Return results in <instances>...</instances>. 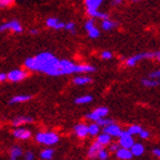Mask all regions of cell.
Instances as JSON below:
<instances>
[{"instance_id":"cell-1","label":"cell","mask_w":160,"mask_h":160,"mask_svg":"<svg viewBox=\"0 0 160 160\" xmlns=\"http://www.w3.org/2000/svg\"><path fill=\"white\" fill-rule=\"evenodd\" d=\"M25 67L30 70L40 71L49 76H61L60 61L50 53H41L25 61Z\"/></svg>"},{"instance_id":"cell-2","label":"cell","mask_w":160,"mask_h":160,"mask_svg":"<svg viewBox=\"0 0 160 160\" xmlns=\"http://www.w3.org/2000/svg\"><path fill=\"white\" fill-rule=\"evenodd\" d=\"M36 140H37L39 143L46 144V145H53V144L57 143L58 136L54 133H39V134H37Z\"/></svg>"},{"instance_id":"cell-3","label":"cell","mask_w":160,"mask_h":160,"mask_svg":"<svg viewBox=\"0 0 160 160\" xmlns=\"http://www.w3.org/2000/svg\"><path fill=\"white\" fill-rule=\"evenodd\" d=\"M6 30H13L15 32H22V25L20 24V22L16 20L14 21H10L8 23H5L2 25H0V32H2V31H6Z\"/></svg>"},{"instance_id":"cell-4","label":"cell","mask_w":160,"mask_h":160,"mask_svg":"<svg viewBox=\"0 0 160 160\" xmlns=\"http://www.w3.org/2000/svg\"><path fill=\"white\" fill-rule=\"evenodd\" d=\"M60 67H61V73L62 74H70V73H73L74 71H76V64L68 60L60 61Z\"/></svg>"},{"instance_id":"cell-5","label":"cell","mask_w":160,"mask_h":160,"mask_svg":"<svg viewBox=\"0 0 160 160\" xmlns=\"http://www.w3.org/2000/svg\"><path fill=\"white\" fill-rule=\"evenodd\" d=\"M27 77H28V73L23 70H13L7 74V78H8L10 81H14V82L21 81V80L25 79Z\"/></svg>"},{"instance_id":"cell-6","label":"cell","mask_w":160,"mask_h":160,"mask_svg":"<svg viewBox=\"0 0 160 160\" xmlns=\"http://www.w3.org/2000/svg\"><path fill=\"white\" fill-rule=\"evenodd\" d=\"M120 145L122 148H126V149H130V147L134 144V140L132 135L128 134L127 132H122L121 135H120Z\"/></svg>"},{"instance_id":"cell-7","label":"cell","mask_w":160,"mask_h":160,"mask_svg":"<svg viewBox=\"0 0 160 160\" xmlns=\"http://www.w3.org/2000/svg\"><path fill=\"white\" fill-rule=\"evenodd\" d=\"M108 112H109L108 108H98V109H96L94 112H92V113H89V114H87L86 117L88 118V119L93 120V121H96L98 118L105 117V116L108 114Z\"/></svg>"},{"instance_id":"cell-8","label":"cell","mask_w":160,"mask_h":160,"mask_svg":"<svg viewBox=\"0 0 160 160\" xmlns=\"http://www.w3.org/2000/svg\"><path fill=\"white\" fill-rule=\"evenodd\" d=\"M103 132L109 134L110 136H116V137H119L121 135V133H122V130L120 129V127H118L117 125H114L113 122L108 125V126H104Z\"/></svg>"},{"instance_id":"cell-9","label":"cell","mask_w":160,"mask_h":160,"mask_svg":"<svg viewBox=\"0 0 160 160\" xmlns=\"http://www.w3.org/2000/svg\"><path fill=\"white\" fill-rule=\"evenodd\" d=\"M142 58H148V53L137 54V55H135V56L129 57V58L126 61V64L128 65V67H134V65H135L138 61L142 60Z\"/></svg>"},{"instance_id":"cell-10","label":"cell","mask_w":160,"mask_h":160,"mask_svg":"<svg viewBox=\"0 0 160 160\" xmlns=\"http://www.w3.org/2000/svg\"><path fill=\"white\" fill-rule=\"evenodd\" d=\"M14 136L21 138V140H27L31 136V133L30 130L25 129V128H18V129L14 130Z\"/></svg>"},{"instance_id":"cell-11","label":"cell","mask_w":160,"mask_h":160,"mask_svg":"<svg viewBox=\"0 0 160 160\" xmlns=\"http://www.w3.org/2000/svg\"><path fill=\"white\" fill-rule=\"evenodd\" d=\"M46 23H47V27L56 29V30H61V29H63L64 25H65L63 22H61L60 20H56V18H48V20L46 21Z\"/></svg>"},{"instance_id":"cell-12","label":"cell","mask_w":160,"mask_h":160,"mask_svg":"<svg viewBox=\"0 0 160 160\" xmlns=\"http://www.w3.org/2000/svg\"><path fill=\"white\" fill-rule=\"evenodd\" d=\"M74 133L77 134L79 137H85L88 135V127L83 123H79L74 127Z\"/></svg>"},{"instance_id":"cell-13","label":"cell","mask_w":160,"mask_h":160,"mask_svg":"<svg viewBox=\"0 0 160 160\" xmlns=\"http://www.w3.org/2000/svg\"><path fill=\"white\" fill-rule=\"evenodd\" d=\"M102 149H103V145H102L100 142H95V143L90 147L89 151H88L89 158H95L97 156V153H98V151L102 150Z\"/></svg>"},{"instance_id":"cell-14","label":"cell","mask_w":160,"mask_h":160,"mask_svg":"<svg viewBox=\"0 0 160 160\" xmlns=\"http://www.w3.org/2000/svg\"><path fill=\"white\" fill-rule=\"evenodd\" d=\"M117 157L119 158V159L128 160V159H132L133 154H132L130 150H128V149H126V148H123V149H118L117 150Z\"/></svg>"},{"instance_id":"cell-15","label":"cell","mask_w":160,"mask_h":160,"mask_svg":"<svg viewBox=\"0 0 160 160\" xmlns=\"http://www.w3.org/2000/svg\"><path fill=\"white\" fill-rule=\"evenodd\" d=\"M130 152H132V154H133V156H136V157H138V156H142V154H143V152H144V147L140 143H137V144L134 143L133 145L130 147Z\"/></svg>"},{"instance_id":"cell-16","label":"cell","mask_w":160,"mask_h":160,"mask_svg":"<svg viewBox=\"0 0 160 160\" xmlns=\"http://www.w3.org/2000/svg\"><path fill=\"white\" fill-rule=\"evenodd\" d=\"M102 0H86V6H87V12L90 10H96L100 7Z\"/></svg>"},{"instance_id":"cell-17","label":"cell","mask_w":160,"mask_h":160,"mask_svg":"<svg viewBox=\"0 0 160 160\" xmlns=\"http://www.w3.org/2000/svg\"><path fill=\"white\" fill-rule=\"evenodd\" d=\"M95 71V68L92 67V65H86V64H83V65H76V71L74 72H78V73H86V72H94Z\"/></svg>"},{"instance_id":"cell-18","label":"cell","mask_w":160,"mask_h":160,"mask_svg":"<svg viewBox=\"0 0 160 160\" xmlns=\"http://www.w3.org/2000/svg\"><path fill=\"white\" fill-rule=\"evenodd\" d=\"M31 100L30 95H18V96H15L10 100V104L14 103H22V102H27V101Z\"/></svg>"},{"instance_id":"cell-19","label":"cell","mask_w":160,"mask_h":160,"mask_svg":"<svg viewBox=\"0 0 160 160\" xmlns=\"http://www.w3.org/2000/svg\"><path fill=\"white\" fill-rule=\"evenodd\" d=\"M33 119L32 118H29V117H20V118H16V119L13 121V125L14 126H20L22 123H28V122H32Z\"/></svg>"},{"instance_id":"cell-20","label":"cell","mask_w":160,"mask_h":160,"mask_svg":"<svg viewBox=\"0 0 160 160\" xmlns=\"http://www.w3.org/2000/svg\"><path fill=\"white\" fill-rule=\"evenodd\" d=\"M92 81H93V80L89 77H77L73 79V82L76 83V85H86V83H89V82H92Z\"/></svg>"},{"instance_id":"cell-21","label":"cell","mask_w":160,"mask_h":160,"mask_svg":"<svg viewBox=\"0 0 160 160\" xmlns=\"http://www.w3.org/2000/svg\"><path fill=\"white\" fill-rule=\"evenodd\" d=\"M110 141H111V136L107 133H103L102 135H100V136H98V138H97V142H100L102 145H105V144H108Z\"/></svg>"},{"instance_id":"cell-22","label":"cell","mask_w":160,"mask_h":160,"mask_svg":"<svg viewBox=\"0 0 160 160\" xmlns=\"http://www.w3.org/2000/svg\"><path fill=\"white\" fill-rule=\"evenodd\" d=\"M142 83L147 87H156L159 85V81H158V79H151V78H149V79L142 80Z\"/></svg>"},{"instance_id":"cell-23","label":"cell","mask_w":160,"mask_h":160,"mask_svg":"<svg viewBox=\"0 0 160 160\" xmlns=\"http://www.w3.org/2000/svg\"><path fill=\"white\" fill-rule=\"evenodd\" d=\"M93 100V97L89 96V95H86V96H81L76 98V103L77 104H86V103H90Z\"/></svg>"},{"instance_id":"cell-24","label":"cell","mask_w":160,"mask_h":160,"mask_svg":"<svg viewBox=\"0 0 160 160\" xmlns=\"http://www.w3.org/2000/svg\"><path fill=\"white\" fill-rule=\"evenodd\" d=\"M21 154H22V150H21L18 147H14L13 149L10 150V157H12V159H13V160L17 159Z\"/></svg>"},{"instance_id":"cell-25","label":"cell","mask_w":160,"mask_h":160,"mask_svg":"<svg viewBox=\"0 0 160 160\" xmlns=\"http://www.w3.org/2000/svg\"><path fill=\"white\" fill-rule=\"evenodd\" d=\"M53 154H54V151L52 150V149H46L45 151H42L41 152V154H40V157L42 158V159L45 160H49L53 158Z\"/></svg>"},{"instance_id":"cell-26","label":"cell","mask_w":160,"mask_h":160,"mask_svg":"<svg viewBox=\"0 0 160 160\" xmlns=\"http://www.w3.org/2000/svg\"><path fill=\"white\" fill-rule=\"evenodd\" d=\"M114 27H116V23H114V22H111L110 20L104 18L103 23H102V28H103L104 30H111V29Z\"/></svg>"},{"instance_id":"cell-27","label":"cell","mask_w":160,"mask_h":160,"mask_svg":"<svg viewBox=\"0 0 160 160\" xmlns=\"http://www.w3.org/2000/svg\"><path fill=\"white\" fill-rule=\"evenodd\" d=\"M98 133H100V126L97 123H93V125H90L88 127V134H90V135H97Z\"/></svg>"},{"instance_id":"cell-28","label":"cell","mask_w":160,"mask_h":160,"mask_svg":"<svg viewBox=\"0 0 160 160\" xmlns=\"http://www.w3.org/2000/svg\"><path fill=\"white\" fill-rule=\"evenodd\" d=\"M88 31V34H89V37L90 38H93V39H95V38H98L100 37V31L97 30L96 28L93 27V28H90L89 30H87Z\"/></svg>"},{"instance_id":"cell-29","label":"cell","mask_w":160,"mask_h":160,"mask_svg":"<svg viewBox=\"0 0 160 160\" xmlns=\"http://www.w3.org/2000/svg\"><path fill=\"white\" fill-rule=\"evenodd\" d=\"M96 123L98 125V126H108V125H110V123H112V120L110 119H104L103 117L102 118H98V119L96 120Z\"/></svg>"},{"instance_id":"cell-30","label":"cell","mask_w":160,"mask_h":160,"mask_svg":"<svg viewBox=\"0 0 160 160\" xmlns=\"http://www.w3.org/2000/svg\"><path fill=\"white\" fill-rule=\"evenodd\" d=\"M141 130H142V128L140 126H130L127 130V133L130 135H135V134H140Z\"/></svg>"},{"instance_id":"cell-31","label":"cell","mask_w":160,"mask_h":160,"mask_svg":"<svg viewBox=\"0 0 160 160\" xmlns=\"http://www.w3.org/2000/svg\"><path fill=\"white\" fill-rule=\"evenodd\" d=\"M96 157L101 160H105V159H108V152L104 150V149H102V150L98 151V153H97Z\"/></svg>"},{"instance_id":"cell-32","label":"cell","mask_w":160,"mask_h":160,"mask_svg":"<svg viewBox=\"0 0 160 160\" xmlns=\"http://www.w3.org/2000/svg\"><path fill=\"white\" fill-rule=\"evenodd\" d=\"M64 28L67 29V30H69L70 32H72V33H74L76 32V27H74V23H72V22H69V23H67L65 25H64Z\"/></svg>"},{"instance_id":"cell-33","label":"cell","mask_w":160,"mask_h":160,"mask_svg":"<svg viewBox=\"0 0 160 160\" xmlns=\"http://www.w3.org/2000/svg\"><path fill=\"white\" fill-rule=\"evenodd\" d=\"M101 56H102V58H104V60H110L111 57H112V53H111V52H103Z\"/></svg>"},{"instance_id":"cell-34","label":"cell","mask_w":160,"mask_h":160,"mask_svg":"<svg viewBox=\"0 0 160 160\" xmlns=\"http://www.w3.org/2000/svg\"><path fill=\"white\" fill-rule=\"evenodd\" d=\"M12 2H13V0H0V6L1 7L9 6V5H12Z\"/></svg>"},{"instance_id":"cell-35","label":"cell","mask_w":160,"mask_h":160,"mask_svg":"<svg viewBox=\"0 0 160 160\" xmlns=\"http://www.w3.org/2000/svg\"><path fill=\"white\" fill-rule=\"evenodd\" d=\"M159 77H160V71L159 70L154 71V72H152V73L149 76V78H151V79H158Z\"/></svg>"},{"instance_id":"cell-36","label":"cell","mask_w":160,"mask_h":160,"mask_svg":"<svg viewBox=\"0 0 160 160\" xmlns=\"http://www.w3.org/2000/svg\"><path fill=\"white\" fill-rule=\"evenodd\" d=\"M138 135L141 136V138H148L150 134H149V132H148V130H143V129H142L140 132V134H138Z\"/></svg>"},{"instance_id":"cell-37","label":"cell","mask_w":160,"mask_h":160,"mask_svg":"<svg viewBox=\"0 0 160 160\" xmlns=\"http://www.w3.org/2000/svg\"><path fill=\"white\" fill-rule=\"evenodd\" d=\"M93 27H94V21L93 20H89L86 24H85V28H86V30H89L90 28H93Z\"/></svg>"},{"instance_id":"cell-38","label":"cell","mask_w":160,"mask_h":160,"mask_svg":"<svg viewBox=\"0 0 160 160\" xmlns=\"http://www.w3.org/2000/svg\"><path fill=\"white\" fill-rule=\"evenodd\" d=\"M33 158H34V156L32 152H27V153H25V159L27 160H32Z\"/></svg>"},{"instance_id":"cell-39","label":"cell","mask_w":160,"mask_h":160,"mask_svg":"<svg viewBox=\"0 0 160 160\" xmlns=\"http://www.w3.org/2000/svg\"><path fill=\"white\" fill-rule=\"evenodd\" d=\"M118 149H119V147H118L117 144H113V145H111V147H110V150L111 151H117Z\"/></svg>"},{"instance_id":"cell-40","label":"cell","mask_w":160,"mask_h":160,"mask_svg":"<svg viewBox=\"0 0 160 160\" xmlns=\"http://www.w3.org/2000/svg\"><path fill=\"white\" fill-rule=\"evenodd\" d=\"M6 79H7V74L0 73V81H5Z\"/></svg>"},{"instance_id":"cell-41","label":"cell","mask_w":160,"mask_h":160,"mask_svg":"<svg viewBox=\"0 0 160 160\" xmlns=\"http://www.w3.org/2000/svg\"><path fill=\"white\" fill-rule=\"evenodd\" d=\"M153 154H154V156H157V157H159V156H160V150L158 149V148L153 150Z\"/></svg>"},{"instance_id":"cell-42","label":"cell","mask_w":160,"mask_h":160,"mask_svg":"<svg viewBox=\"0 0 160 160\" xmlns=\"http://www.w3.org/2000/svg\"><path fill=\"white\" fill-rule=\"evenodd\" d=\"M31 33H32V34H37L38 31L37 30H31Z\"/></svg>"},{"instance_id":"cell-43","label":"cell","mask_w":160,"mask_h":160,"mask_svg":"<svg viewBox=\"0 0 160 160\" xmlns=\"http://www.w3.org/2000/svg\"><path fill=\"white\" fill-rule=\"evenodd\" d=\"M116 1H117V2H120V1H121V0H116Z\"/></svg>"},{"instance_id":"cell-44","label":"cell","mask_w":160,"mask_h":160,"mask_svg":"<svg viewBox=\"0 0 160 160\" xmlns=\"http://www.w3.org/2000/svg\"><path fill=\"white\" fill-rule=\"evenodd\" d=\"M133 1H135V2H136V1H140V0H133Z\"/></svg>"}]
</instances>
